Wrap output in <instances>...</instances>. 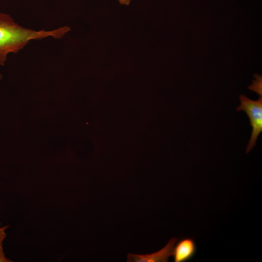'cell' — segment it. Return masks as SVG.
<instances>
[{"mask_svg": "<svg viewBox=\"0 0 262 262\" xmlns=\"http://www.w3.org/2000/svg\"><path fill=\"white\" fill-rule=\"evenodd\" d=\"M70 30L69 27L64 26L52 31H35L18 24L10 15L0 13V65H4L8 54L18 52L30 40L49 36L59 39Z\"/></svg>", "mask_w": 262, "mask_h": 262, "instance_id": "cell-1", "label": "cell"}, {"mask_svg": "<svg viewBox=\"0 0 262 262\" xmlns=\"http://www.w3.org/2000/svg\"><path fill=\"white\" fill-rule=\"evenodd\" d=\"M239 98L240 104L236 110L246 112L252 127L251 137L246 149V153H248L256 146L258 137L262 131V98L260 96L257 100H254L241 95Z\"/></svg>", "mask_w": 262, "mask_h": 262, "instance_id": "cell-2", "label": "cell"}, {"mask_svg": "<svg viewBox=\"0 0 262 262\" xmlns=\"http://www.w3.org/2000/svg\"><path fill=\"white\" fill-rule=\"evenodd\" d=\"M177 241V238L170 239L166 246L161 250L151 254L138 255L129 253L127 262H167L172 256L174 247Z\"/></svg>", "mask_w": 262, "mask_h": 262, "instance_id": "cell-3", "label": "cell"}, {"mask_svg": "<svg viewBox=\"0 0 262 262\" xmlns=\"http://www.w3.org/2000/svg\"><path fill=\"white\" fill-rule=\"evenodd\" d=\"M196 250V245L193 238L186 237L178 241L173 250L172 256L175 262H184L191 260Z\"/></svg>", "mask_w": 262, "mask_h": 262, "instance_id": "cell-4", "label": "cell"}, {"mask_svg": "<svg viewBox=\"0 0 262 262\" xmlns=\"http://www.w3.org/2000/svg\"><path fill=\"white\" fill-rule=\"evenodd\" d=\"M255 80L253 83L249 86V89L258 93L260 96H262V76L256 74L255 76Z\"/></svg>", "mask_w": 262, "mask_h": 262, "instance_id": "cell-5", "label": "cell"}, {"mask_svg": "<svg viewBox=\"0 0 262 262\" xmlns=\"http://www.w3.org/2000/svg\"><path fill=\"white\" fill-rule=\"evenodd\" d=\"M9 227V226H4L0 228V248L3 249L2 242L6 237V234L5 233L6 229Z\"/></svg>", "mask_w": 262, "mask_h": 262, "instance_id": "cell-6", "label": "cell"}, {"mask_svg": "<svg viewBox=\"0 0 262 262\" xmlns=\"http://www.w3.org/2000/svg\"><path fill=\"white\" fill-rule=\"evenodd\" d=\"M12 262V261L5 257V254L3 251V249L0 248V262Z\"/></svg>", "mask_w": 262, "mask_h": 262, "instance_id": "cell-7", "label": "cell"}, {"mask_svg": "<svg viewBox=\"0 0 262 262\" xmlns=\"http://www.w3.org/2000/svg\"><path fill=\"white\" fill-rule=\"evenodd\" d=\"M119 3L122 5H128L131 1V0H117Z\"/></svg>", "mask_w": 262, "mask_h": 262, "instance_id": "cell-8", "label": "cell"}, {"mask_svg": "<svg viewBox=\"0 0 262 262\" xmlns=\"http://www.w3.org/2000/svg\"><path fill=\"white\" fill-rule=\"evenodd\" d=\"M2 78V75L0 73V80Z\"/></svg>", "mask_w": 262, "mask_h": 262, "instance_id": "cell-9", "label": "cell"}]
</instances>
